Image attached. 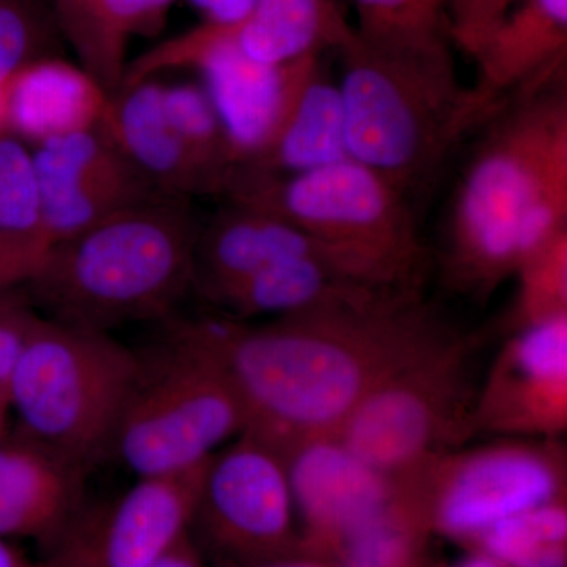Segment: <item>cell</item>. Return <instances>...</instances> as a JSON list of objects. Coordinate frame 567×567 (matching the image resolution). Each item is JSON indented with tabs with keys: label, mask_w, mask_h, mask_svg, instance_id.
<instances>
[{
	"label": "cell",
	"mask_w": 567,
	"mask_h": 567,
	"mask_svg": "<svg viewBox=\"0 0 567 567\" xmlns=\"http://www.w3.org/2000/svg\"><path fill=\"white\" fill-rule=\"evenodd\" d=\"M10 406L6 398L0 395V431L9 427Z\"/></svg>",
	"instance_id": "cell-40"
},
{
	"label": "cell",
	"mask_w": 567,
	"mask_h": 567,
	"mask_svg": "<svg viewBox=\"0 0 567 567\" xmlns=\"http://www.w3.org/2000/svg\"><path fill=\"white\" fill-rule=\"evenodd\" d=\"M145 567H204V565L199 548L193 543V537L189 535L173 550L167 551L164 557Z\"/></svg>",
	"instance_id": "cell-36"
},
{
	"label": "cell",
	"mask_w": 567,
	"mask_h": 567,
	"mask_svg": "<svg viewBox=\"0 0 567 567\" xmlns=\"http://www.w3.org/2000/svg\"><path fill=\"white\" fill-rule=\"evenodd\" d=\"M248 567H334L317 555L305 554V551H297V554L286 555L267 561L254 563Z\"/></svg>",
	"instance_id": "cell-37"
},
{
	"label": "cell",
	"mask_w": 567,
	"mask_h": 567,
	"mask_svg": "<svg viewBox=\"0 0 567 567\" xmlns=\"http://www.w3.org/2000/svg\"><path fill=\"white\" fill-rule=\"evenodd\" d=\"M203 466L140 476L123 494L80 514L51 546L47 567H145L192 535Z\"/></svg>",
	"instance_id": "cell-12"
},
{
	"label": "cell",
	"mask_w": 567,
	"mask_h": 567,
	"mask_svg": "<svg viewBox=\"0 0 567 567\" xmlns=\"http://www.w3.org/2000/svg\"><path fill=\"white\" fill-rule=\"evenodd\" d=\"M295 514L303 524L300 550L339 554L347 540L382 516L401 487L357 456L338 435L317 436L286 454Z\"/></svg>",
	"instance_id": "cell-14"
},
{
	"label": "cell",
	"mask_w": 567,
	"mask_h": 567,
	"mask_svg": "<svg viewBox=\"0 0 567 567\" xmlns=\"http://www.w3.org/2000/svg\"><path fill=\"white\" fill-rule=\"evenodd\" d=\"M100 133L156 192L186 199L215 193L175 132L155 78L122 84L111 95Z\"/></svg>",
	"instance_id": "cell-17"
},
{
	"label": "cell",
	"mask_w": 567,
	"mask_h": 567,
	"mask_svg": "<svg viewBox=\"0 0 567 567\" xmlns=\"http://www.w3.org/2000/svg\"><path fill=\"white\" fill-rule=\"evenodd\" d=\"M137 357L112 450L136 477L203 466L245 432L244 402L207 320L171 323L162 342Z\"/></svg>",
	"instance_id": "cell-6"
},
{
	"label": "cell",
	"mask_w": 567,
	"mask_h": 567,
	"mask_svg": "<svg viewBox=\"0 0 567 567\" xmlns=\"http://www.w3.org/2000/svg\"><path fill=\"white\" fill-rule=\"evenodd\" d=\"M286 457L249 432L208 458L193 527L249 565L300 550Z\"/></svg>",
	"instance_id": "cell-11"
},
{
	"label": "cell",
	"mask_w": 567,
	"mask_h": 567,
	"mask_svg": "<svg viewBox=\"0 0 567 567\" xmlns=\"http://www.w3.org/2000/svg\"><path fill=\"white\" fill-rule=\"evenodd\" d=\"M514 330L567 315V233L528 256L514 275Z\"/></svg>",
	"instance_id": "cell-26"
},
{
	"label": "cell",
	"mask_w": 567,
	"mask_h": 567,
	"mask_svg": "<svg viewBox=\"0 0 567 567\" xmlns=\"http://www.w3.org/2000/svg\"><path fill=\"white\" fill-rule=\"evenodd\" d=\"M164 106L186 151L210 181L213 192L224 193L235 166L207 92L194 84L171 85L164 87Z\"/></svg>",
	"instance_id": "cell-25"
},
{
	"label": "cell",
	"mask_w": 567,
	"mask_h": 567,
	"mask_svg": "<svg viewBox=\"0 0 567 567\" xmlns=\"http://www.w3.org/2000/svg\"><path fill=\"white\" fill-rule=\"evenodd\" d=\"M85 477L17 425L0 431V537L51 546L85 505Z\"/></svg>",
	"instance_id": "cell-16"
},
{
	"label": "cell",
	"mask_w": 567,
	"mask_h": 567,
	"mask_svg": "<svg viewBox=\"0 0 567 567\" xmlns=\"http://www.w3.org/2000/svg\"><path fill=\"white\" fill-rule=\"evenodd\" d=\"M473 336L454 333L388 377L347 417L339 440L386 475H404L473 434Z\"/></svg>",
	"instance_id": "cell-8"
},
{
	"label": "cell",
	"mask_w": 567,
	"mask_h": 567,
	"mask_svg": "<svg viewBox=\"0 0 567 567\" xmlns=\"http://www.w3.org/2000/svg\"><path fill=\"white\" fill-rule=\"evenodd\" d=\"M140 357L103 331L41 316L11 375L17 427L91 473L114 450Z\"/></svg>",
	"instance_id": "cell-7"
},
{
	"label": "cell",
	"mask_w": 567,
	"mask_h": 567,
	"mask_svg": "<svg viewBox=\"0 0 567 567\" xmlns=\"http://www.w3.org/2000/svg\"><path fill=\"white\" fill-rule=\"evenodd\" d=\"M0 567H35L31 559L11 544V540L0 537Z\"/></svg>",
	"instance_id": "cell-38"
},
{
	"label": "cell",
	"mask_w": 567,
	"mask_h": 567,
	"mask_svg": "<svg viewBox=\"0 0 567 567\" xmlns=\"http://www.w3.org/2000/svg\"><path fill=\"white\" fill-rule=\"evenodd\" d=\"M59 24L80 58V65L111 92L100 31V0H55Z\"/></svg>",
	"instance_id": "cell-30"
},
{
	"label": "cell",
	"mask_w": 567,
	"mask_h": 567,
	"mask_svg": "<svg viewBox=\"0 0 567 567\" xmlns=\"http://www.w3.org/2000/svg\"><path fill=\"white\" fill-rule=\"evenodd\" d=\"M349 158L338 84L317 70L267 151L237 169L274 175L309 173Z\"/></svg>",
	"instance_id": "cell-23"
},
{
	"label": "cell",
	"mask_w": 567,
	"mask_h": 567,
	"mask_svg": "<svg viewBox=\"0 0 567 567\" xmlns=\"http://www.w3.org/2000/svg\"><path fill=\"white\" fill-rule=\"evenodd\" d=\"M183 200L159 197L123 208L51 245L24 286L37 311L103 333L169 319L194 287L200 230Z\"/></svg>",
	"instance_id": "cell-4"
},
{
	"label": "cell",
	"mask_w": 567,
	"mask_h": 567,
	"mask_svg": "<svg viewBox=\"0 0 567 567\" xmlns=\"http://www.w3.org/2000/svg\"><path fill=\"white\" fill-rule=\"evenodd\" d=\"M40 320L24 287L0 290V395L7 402L11 375Z\"/></svg>",
	"instance_id": "cell-31"
},
{
	"label": "cell",
	"mask_w": 567,
	"mask_h": 567,
	"mask_svg": "<svg viewBox=\"0 0 567 567\" xmlns=\"http://www.w3.org/2000/svg\"><path fill=\"white\" fill-rule=\"evenodd\" d=\"M518 0H446L447 39L468 54H476L481 44Z\"/></svg>",
	"instance_id": "cell-33"
},
{
	"label": "cell",
	"mask_w": 567,
	"mask_h": 567,
	"mask_svg": "<svg viewBox=\"0 0 567 567\" xmlns=\"http://www.w3.org/2000/svg\"><path fill=\"white\" fill-rule=\"evenodd\" d=\"M174 69H196L203 74L204 91L218 114L237 169L267 151L320 62L319 55L282 65L252 61L238 50L229 25L203 22L126 66L122 84Z\"/></svg>",
	"instance_id": "cell-9"
},
{
	"label": "cell",
	"mask_w": 567,
	"mask_h": 567,
	"mask_svg": "<svg viewBox=\"0 0 567 567\" xmlns=\"http://www.w3.org/2000/svg\"><path fill=\"white\" fill-rule=\"evenodd\" d=\"M174 0H100V31L111 92L121 87L130 37L155 29Z\"/></svg>",
	"instance_id": "cell-29"
},
{
	"label": "cell",
	"mask_w": 567,
	"mask_h": 567,
	"mask_svg": "<svg viewBox=\"0 0 567 567\" xmlns=\"http://www.w3.org/2000/svg\"><path fill=\"white\" fill-rule=\"evenodd\" d=\"M476 540L505 567H567L565 499L498 522Z\"/></svg>",
	"instance_id": "cell-24"
},
{
	"label": "cell",
	"mask_w": 567,
	"mask_h": 567,
	"mask_svg": "<svg viewBox=\"0 0 567 567\" xmlns=\"http://www.w3.org/2000/svg\"><path fill=\"white\" fill-rule=\"evenodd\" d=\"M0 234L43 238L32 153L20 140L3 133H0Z\"/></svg>",
	"instance_id": "cell-27"
},
{
	"label": "cell",
	"mask_w": 567,
	"mask_h": 567,
	"mask_svg": "<svg viewBox=\"0 0 567 567\" xmlns=\"http://www.w3.org/2000/svg\"><path fill=\"white\" fill-rule=\"evenodd\" d=\"M391 292L368 286L312 257L282 260L219 290L208 300L237 317H287Z\"/></svg>",
	"instance_id": "cell-21"
},
{
	"label": "cell",
	"mask_w": 567,
	"mask_h": 567,
	"mask_svg": "<svg viewBox=\"0 0 567 567\" xmlns=\"http://www.w3.org/2000/svg\"><path fill=\"white\" fill-rule=\"evenodd\" d=\"M447 221V278L486 297L567 233L566 70L511 96L487 121Z\"/></svg>",
	"instance_id": "cell-2"
},
{
	"label": "cell",
	"mask_w": 567,
	"mask_h": 567,
	"mask_svg": "<svg viewBox=\"0 0 567 567\" xmlns=\"http://www.w3.org/2000/svg\"><path fill=\"white\" fill-rule=\"evenodd\" d=\"M246 413L245 432L286 454L336 435L388 377L456 331L417 290L278 317L248 327L208 320Z\"/></svg>",
	"instance_id": "cell-1"
},
{
	"label": "cell",
	"mask_w": 567,
	"mask_h": 567,
	"mask_svg": "<svg viewBox=\"0 0 567 567\" xmlns=\"http://www.w3.org/2000/svg\"><path fill=\"white\" fill-rule=\"evenodd\" d=\"M6 126L40 145L102 125L112 93L81 65L39 58L2 87Z\"/></svg>",
	"instance_id": "cell-20"
},
{
	"label": "cell",
	"mask_w": 567,
	"mask_h": 567,
	"mask_svg": "<svg viewBox=\"0 0 567 567\" xmlns=\"http://www.w3.org/2000/svg\"><path fill=\"white\" fill-rule=\"evenodd\" d=\"M48 245L84 233L114 213L167 197L148 185L100 133L66 134L32 153Z\"/></svg>",
	"instance_id": "cell-15"
},
{
	"label": "cell",
	"mask_w": 567,
	"mask_h": 567,
	"mask_svg": "<svg viewBox=\"0 0 567 567\" xmlns=\"http://www.w3.org/2000/svg\"><path fill=\"white\" fill-rule=\"evenodd\" d=\"M40 22L31 0H0V89L35 61Z\"/></svg>",
	"instance_id": "cell-32"
},
{
	"label": "cell",
	"mask_w": 567,
	"mask_h": 567,
	"mask_svg": "<svg viewBox=\"0 0 567 567\" xmlns=\"http://www.w3.org/2000/svg\"><path fill=\"white\" fill-rule=\"evenodd\" d=\"M358 32L372 39L447 37L446 0H353Z\"/></svg>",
	"instance_id": "cell-28"
},
{
	"label": "cell",
	"mask_w": 567,
	"mask_h": 567,
	"mask_svg": "<svg viewBox=\"0 0 567 567\" xmlns=\"http://www.w3.org/2000/svg\"><path fill=\"white\" fill-rule=\"evenodd\" d=\"M555 442L513 439L432 458L424 468L431 528L477 539L498 522L565 499L566 456Z\"/></svg>",
	"instance_id": "cell-10"
},
{
	"label": "cell",
	"mask_w": 567,
	"mask_h": 567,
	"mask_svg": "<svg viewBox=\"0 0 567 567\" xmlns=\"http://www.w3.org/2000/svg\"><path fill=\"white\" fill-rule=\"evenodd\" d=\"M257 0H192L196 9L204 11L205 22L213 24H240L251 14Z\"/></svg>",
	"instance_id": "cell-35"
},
{
	"label": "cell",
	"mask_w": 567,
	"mask_h": 567,
	"mask_svg": "<svg viewBox=\"0 0 567 567\" xmlns=\"http://www.w3.org/2000/svg\"><path fill=\"white\" fill-rule=\"evenodd\" d=\"M567 0H518L473 55V91L496 112L516 93L566 69Z\"/></svg>",
	"instance_id": "cell-18"
},
{
	"label": "cell",
	"mask_w": 567,
	"mask_h": 567,
	"mask_svg": "<svg viewBox=\"0 0 567 567\" xmlns=\"http://www.w3.org/2000/svg\"><path fill=\"white\" fill-rule=\"evenodd\" d=\"M447 40L372 39L353 25L338 48L347 156L404 194L495 114L458 80Z\"/></svg>",
	"instance_id": "cell-3"
},
{
	"label": "cell",
	"mask_w": 567,
	"mask_h": 567,
	"mask_svg": "<svg viewBox=\"0 0 567 567\" xmlns=\"http://www.w3.org/2000/svg\"><path fill=\"white\" fill-rule=\"evenodd\" d=\"M224 194L311 235L358 281L420 289L424 248L406 194L363 164L346 158L293 175L234 169Z\"/></svg>",
	"instance_id": "cell-5"
},
{
	"label": "cell",
	"mask_w": 567,
	"mask_h": 567,
	"mask_svg": "<svg viewBox=\"0 0 567 567\" xmlns=\"http://www.w3.org/2000/svg\"><path fill=\"white\" fill-rule=\"evenodd\" d=\"M567 427V315L514 330L477 390L473 431L555 440Z\"/></svg>",
	"instance_id": "cell-13"
},
{
	"label": "cell",
	"mask_w": 567,
	"mask_h": 567,
	"mask_svg": "<svg viewBox=\"0 0 567 567\" xmlns=\"http://www.w3.org/2000/svg\"><path fill=\"white\" fill-rule=\"evenodd\" d=\"M456 567H505L502 563L496 561V559L488 557V555L476 554L472 555V557L462 559L461 563Z\"/></svg>",
	"instance_id": "cell-39"
},
{
	"label": "cell",
	"mask_w": 567,
	"mask_h": 567,
	"mask_svg": "<svg viewBox=\"0 0 567 567\" xmlns=\"http://www.w3.org/2000/svg\"><path fill=\"white\" fill-rule=\"evenodd\" d=\"M229 28L246 58L282 65L338 50L353 25L336 0H257L251 14Z\"/></svg>",
	"instance_id": "cell-22"
},
{
	"label": "cell",
	"mask_w": 567,
	"mask_h": 567,
	"mask_svg": "<svg viewBox=\"0 0 567 567\" xmlns=\"http://www.w3.org/2000/svg\"><path fill=\"white\" fill-rule=\"evenodd\" d=\"M48 248L40 237L0 234V290L31 281Z\"/></svg>",
	"instance_id": "cell-34"
},
{
	"label": "cell",
	"mask_w": 567,
	"mask_h": 567,
	"mask_svg": "<svg viewBox=\"0 0 567 567\" xmlns=\"http://www.w3.org/2000/svg\"><path fill=\"white\" fill-rule=\"evenodd\" d=\"M298 257L323 260L352 276L333 254L293 224L271 213L233 204L199 230L194 287L210 298L265 267Z\"/></svg>",
	"instance_id": "cell-19"
}]
</instances>
